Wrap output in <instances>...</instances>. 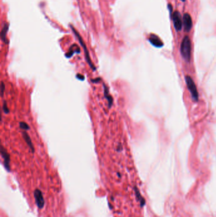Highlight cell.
Wrapping results in <instances>:
<instances>
[{
	"label": "cell",
	"instance_id": "7a4b0ae2",
	"mask_svg": "<svg viewBox=\"0 0 216 217\" xmlns=\"http://www.w3.org/2000/svg\"><path fill=\"white\" fill-rule=\"evenodd\" d=\"M185 81L187 83V87L189 89V91L192 96V99L194 101H198V93L197 91V88L194 81L192 79L191 77L189 76H187L185 77Z\"/></svg>",
	"mask_w": 216,
	"mask_h": 217
},
{
	"label": "cell",
	"instance_id": "9c48e42d",
	"mask_svg": "<svg viewBox=\"0 0 216 217\" xmlns=\"http://www.w3.org/2000/svg\"><path fill=\"white\" fill-rule=\"evenodd\" d=\"M35 198L36 199V203L38 205V206L39 208H42L44 206V199H43V196L42 195L41 192L38 191L36 190L35 192Z\"/></svg>",
	"mask_w": 216,
	"mask_h": 217
},
{
	"label": "cell",
	"instance_id": "5bb4252c",
	"mask_svg": "<svg viewBox=\"0 0 216 217\" xmlns=\"http://www.w3.org/2000/svg\"><path fill=\"white\" fill-rule=\"evenodd\" d=\"M3 110L4 112V113L5 114H9L10 113V110L8 107V106H7V103L6 101L3 102Z\"/></svg>",
	"mask_w": 216,
	"mask_h": 217
},
{
	"label": "cell",
	"instance_id": "277c9868",
	"mask_svg": "<svg viewBox=\"0 0 216 217\" xmlns=\"http://www.w3.org/2000/svg\"><path fill=\"white\" fill-rule=\"evenodd\" d=\"M173 22L176 31H180L182 29L183 22L181 14L178 11H175L174 12L173 15Z\"/></svg>",
	"mask_w": 216,
	"mask_h": 217
},
{
	"label": "cell",
	"instance_id": "7c38bea8",
	"mask_svg": "<svg viewBox=\"0 0 216 217\" xmlns=\"http://www.w3.org/2000/svg\"><path fill=\"white\" fill-rule=\"evenodd\" d=\"M19 126H20V128L22 129V130H25V131H27V130H29L30 129V127L28 125V124L26 122H20L19 123Z\"/></svg>",
	"mask_w": 216,
	"mask_h": 217
},
{
	"label": "cell",
	"instance_id": "8fae6325",
	"mask_svg": "<svg viewBox=\"0 0 216 217\" xmlns=\"http://www.w3.org/2000/svg\"><path fill=\"white\" fill-rule=\"evenodd\" d=\"M75 53L79 54L80 53V48L77 44H73V45L70 47L69 51H68V53L65 55V56L67 57L68 58H70L71 57L73 56V55Z\"/></svg>",
	"mask_w": 216,
	"mask_h": 217
},
{
	"label": "cell",
	"instance_id": "ac0fdd59",
	"mask_svg": "<svg viewBox=\"0 0 216 217\" xmlns=\"http://www.w3.org/2000/svg\"><path fill=\"white\" fill-rule=\"evenodd\" d=\"M117 150L119 152V151H121L122 150V147H121V145H118V147H117Z\"/></svg>",
	"mask_w": 216,
	"mask_h": 217
},
{
	"label": "cell",
	"instance_id": "9a60e30c",
	"mask_svg": "<svg viewBox=\"0 0 216 217\" xmlns=\"http://www.w3.org/2000/svg\"><path fill=\"white\" fill-rule=\"evenodd\" d=\"M91 82H93V83H100V82L101 81V78L100 77H98V78H96L94 79H93L91 80Z\"/></svg>",
	"mask_w": 216,
	"mask_h": 217
},
{
	"label": "cell",
	"instance_id": "5b68a950",
	"mask_svg": "<svg viewBox=\"0 0 216 217\" xmlns=\"http://www.w3.org/2000/svg\"><path fill=\"white\" fill-rule=\"evenodd\" d=\"M183 20L185 31L187 32L190 31V30L191 29L193 26V22H192V19L191 16L188 13H184L183 17Z\"/></svg>",
	"mask_w": 216,
	"mask_h": 217
},
{
	"label": "cell",
	"instance_id": "3957f363",
	"mask_svg": "<svg viewBox=\"0 0 216 217\" xmlns=\"http://www.w3.org/2000/svg\"><path fill=\"white\" fill-rule=\"evenodd\" d=\"M72 29H73V31L74 32V33H75L76 36H77V38L79 40V43H81V44L82 45V47H83V50H84V54H85V57H86V61L87 62V63L88 64V65H89V67H91V69L93 70V71H96V67L94 66V65L93 64L92 61H91V58H90V56H89V51L87 50V48L86 46V44H84L83 39H82L81 37L80 36V35L77 33V31H76V30L74 29L73 27H72Z\"/></svg>",
	"mask_w": 216,
	"mask_h": 217
},
{
	"label": "cell",
	"instance_id": "ba28073f",
	"mask_svg": "<svg viewBox=\"0 0 216 217\" xmlns=\"http://www.w3.org/2000/svg\"><path fill=\"white\" fill-rule=\"evenodd\" d=\"M103 90H104V96H105V98L106 99V100L108 102V108H111V107L113 105V102H114V100L112 96L111 95H110L109 93V89L108 86L105 84H103Z\"/></svg>",
	"mask_w": 216,
	"mask_h": 217
},
{
	"label": "cell",
	"instance_id": "8992f818",
	"mask_svg": "<svg viewBox=\"0 0 216 217\" xmlns=\"http://www.w3.org/2000/svg\"><path fill=\"white\" fill-rule=\"evenodd\" d=\"M1 154H2V156L3 159V161H4V165L5 168L8 170L10 171V154L8 153V152L6 151V149L2 146V150H1Z\"/></svg>",
	"mask_w": 216,
	"mask_h": 217
},
{
	"label": "cell",
	"instance_id": "e0dca14e",
	"mask_svg": "<svg viewBox=\"0 0 216 217\" xmlns=\"http://www.w3.org/2000/svg\"><path fill=\"white\" fill-rule=\"evenodd\" d=\"M76 78L78 79L81 80V81H84V76L83 75H82V74H77L76 75Z\"/></svg>",
	"mask_w": 216,
	"mask_h": 217
},
{
	"label": "cell",
	"instance_id": "2e32d148",
	"mask_svg": "<svg viewBox=\"0 0 216 217\" xmlns=\"http://www.w3.org/2000/svg\"><path fill=\"white\" fill-rule=\"evenodd\" d=\"M5 89V85L3 83V81H2V84H1V90H2V96H3L4 95V90Z\"/></svg>",
	"mask_w": 216,
	"mask_h": 217
},
{
	"label": "cell",
	"instance_id": "d6986e66",
	"mask_svg": "<svg viewBox=\"0 0 216 217\" xmlns=\"http://www.w3.org/2000/svg\"><path fill=\"white\" fill-rule=\"evenodd\" d=\"M181 2H185V0H181Z\"/></svg>",
	"mask_w": 216,
	"mask_h": 217
},
{
	"label": "cell",
	"instance_id": "6da1fadb",
	"mask_svg": "<svg viewBox=\"0 0 216 217\" xmlns=\"http://www.w3.org/2000/svg\"><path fill=\"white\" fill-rule=\"evenodd\" d=\"M180 51L183 58L187 62H189L191 54V43L189 36H186L184 37L181 44Z\"/></svg>",
	"mask_w": 216,
	"mask_h": 217
},
{
	"label": "cell",
	"instance_id": "4fadbf2b",
	"mask_svg": "<svg viewBox=\"0 0 216 217\" xmlns=\"http://www.w3.org/2000/svg\"><path fill=\"white\" fill-rule=\"evenodd\" d=\"M7 30H8V27H6L5 29V27L3 29V31L2 32V39L6 43H7V42L6 41V38H5L6 34V32H7Z\"/></svg>",
	"mask_w": 216,
	"mask_h": 217
},
{
	"label": "cell",
	"instance_id": "52a82bcc",
	"mask_svg": "<svg viewBox=\"0 0 216 217\" xmlns=\"http://www.w3.org/2000/svg\"><path fill=\"white\" fill-rule=\"evenodd\" d=\"M150 43L153 45L154 47L157 48H160L162 47L163 45V43L162 41V40L159 38V37L155 35V34H151L150 38L148 39Z\"/></svg>",
	"mask_w": 216,
	"mask_h": 217
},
{
	"label": "cell",
	"instance_id": "30bf717a",
	"mask_svg": "<svg viewBox=\"0 0 216 217\" xmlns=\"http://www.w3.org/2000/svg\"><path fill=\"white\" fill-rule=\"evenodd\" d=\"M23 134H22V135H23V138L25 140V142H26V144H27V145L29 146V147L30 148V149L33 152H34V147L33 145V142L31 140V137H30V136L28 135V133L26 131H24L23 133H22Z\"/></svg>",
	"mask_w": 216,
	"mask_h": 217
}]
</instances>
